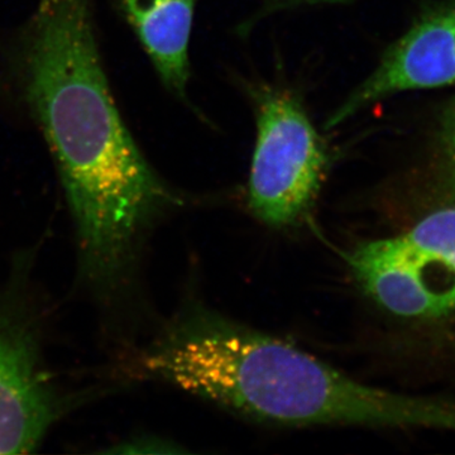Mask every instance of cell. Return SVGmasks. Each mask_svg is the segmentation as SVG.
<instances>
[{
  "label": "cell",
  "mask_w": 455,
  "mask_h": 455,
  "mask_svg": "<svg viewBox=\"0 0 455 455\" xmlns=\"http://www.w3.org/2000/svg\"><path fill=\"white\" fill-rule=\"evenodd\" d=\"M31 263L22 254L0 283V454L33 453L79 398L61 387L47 363Z\"/></svg>",
  "instance_id": "cell-3"
},
{
  "label": "cell",
  "mask_w": 455,
  "mask_h": 455,
  "mask_svg": "<svg viewBox=\"0 0 455 455\" xmlns=\"http://www.w3.org/2000/svg\"><path fill=\"white\" fill-rule=\"evenodd\" d=\"M180 449H173L170 443L155 438H136L123 442L114 448L108 449L104 453L112 454H149V453H179Z\"/></svg>",
  "instance_id": "cell-9"
},
{
  "label": "cell",
  "mask_w": 455,
  "mask_h": 455,
  "mask_svg": "<svg viewBox=\"0 0 455 455\" xmlns=\"http://www.w3.org/2000/svg\"><path fill=\"white\" fill-rule=\"evenodd\" d=\"M134 374L283 427L416 421L412 401L368 387L309 353L204 307L179 314L134 362Z\"/></svg>",
  "instance_id": "cell-2"
},
{
  "label": "cell",
  "mask_w": 455,
  "mask_h": 455,
  "mask_svg": "<svg viewBox=\"0 0 455 455\" xmlns=\"http://www.w3.org/2000/svg\"><path fill=\"white\" fill-rule=\"evenodd\" d=\"M17 64L70 208L80 284L113 307L131 286L146 235L178 200L116 109L90 0H38Z\"/></svg>",
  "instance_id": "cell-1"
},
{
  "label": "cell",
  "mask_w": 455,
  "mask_h": 455,
  "mask_svg": "<svg viewBox=\"0 0 455 455\" xmlns=\"http://www.w3.org/2000/svg\"><path fill=\"white\" fill-rule=\"evenodd\" d=\"M438 147L445 181L455 196V100L449 104L440 119Z\"/></svg>",
  "instance_id": "cell-8"
},
{
  "label": "cell",
  "mask_w": 455,
  "mask_h": 455,
  "mask_svg": "<svg viewBox=\"0 0 455 455\" xmlns=\"http://www.w3.org/2000/svg\"><path fill=\"white\" fill-rule=\"evenodd\" d=\"M197 0H122L123 12L139 36L166 88L187 92L188 42Z\"/></svg>",
  "instance_id": "cell-7"
},
{
  "label": "cell",
  "mask_w": 455,
  "mask_h": 455,
  "mask_svg": "<svg viewBox=\"0 0 455 455\" xmlns=\"http://www.w3.org/2000/svg\"><path fill=\"white\" fill-rule=\"evenodd\" d=\"M348 0H267L266 11H280V9L307 7V5L337 4Z\"/></svg>",
  "instance_id": "cell-10"
},
{
  "label": "cell",
  "mask_w": 455,
  "mask_h": 455,
  "mask_svg": "<svg viewBox=\"0 0 455 455\" xmlns=\"http://www.w3.org/2000/svg\"><path fill=\"white\" fill-rule=\"evenodd\" d=\"M358 283L395 315L434 319L455 313V203L411 229L359 245L349 257Z\"/></svg>",
  "instance_id": "cell-4"
},
{
  "label": "cell",
  "mask_w": 455,
  "mask_h": 455,
  "mask_svg": "<svg viewBox=\"0 0 455 455\" xmlns=\"http://www.w3.org/2000/svg\"><path fill=\"white\" fill-rule=\"evenodd\" d=\"M454 84L455 0H451L421 13L386 51L376 70L329 116L326 130L398 92Z\"/></svg>",
  "instance_id": "cell-6"
},
{
  "label": "cell",
  "mask_w": 455,
  "mask_h": 455,
  "mask_svg": "<svg viewBox=\"0 0 455 455\" xmlns=\"http://www.w3.org/2000/svg\"><path fill=\"white\" fill-rule=\"evenodd\" d=\"M328 166L324 140L291 92L262 89L248 184L254 217L272 228L300 223L315 204Z\"/></svg>",
  "instance_id": "cell-5"
}]
</instances>
